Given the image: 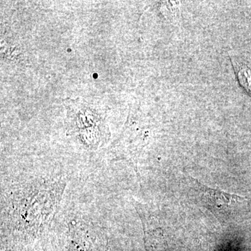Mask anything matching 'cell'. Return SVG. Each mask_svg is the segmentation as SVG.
Returning <instances> with one entry per match:
<instances>
[{"instance_id": "1", "label": "cell", "mask_w": 251, "mask_h": 251, "mask_svg": "<svg viewBox=\"0 0 251 251\" xmlns=\"http://www.w3.org/2000/svg\"><path fill=\"white\" fill-rule=\"evenodd\" d=\"M187 178L199 202L221 220L228 221V218L233 214L234 209L238 204L251 201V198L209 187L191 176H188Z\"/></svg>"}, {"instance_id": "2", "label": "cell", "mask_w": 251, "mask_h": 251, "mask_svg": "<svg viewBox=\"0 0 251 251\" xmlns=\"http://www.w3.org/2000/svg\"><path fill=\"white\" fill-rule=\"evenodd\" d=\"M105 114L102 109L92 104L72 103L68 107L69 128L74 133L81 130L105 125Z\"/></svg>"}, {"instance_id": "3", "label": "cell", "mask_w": 251, "mask_h": 251, "mask_svg": "<svg viewBox=\"0 0 251 251\" xmlns=\"http://www.w3.org/2000/svg\"><path fill=\"white\" fill-rule=\"evenodd\" d=\"M234 71L239 83L242 86L248 93L251 96V70L244 63L236 60L233 57H231Z\"/></svg>"}]
</instances>
